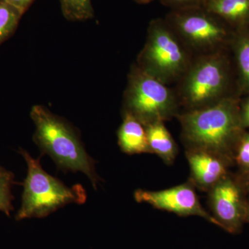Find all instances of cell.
I'll return each instance as SVG.
<instances>
[{"mask_svg":"<svg viewBox=\"0 0 249 249\" xmlns=\"http://www.w3.org/2000/svg\"><path fill=\"white\" fill-rule=\"evenodd\" d=\"M30 116L35 124L33 140L60 169L84 173L95 189L100 183L94 160L85 150L74 129L44 106H33Z\"/></svg>","mask_w":249,"mask_h":249,"instance_id":"cell-1","label":"cell"},{"mask_svg":"<svg viewBox=\"0 0 249 249\" xmlns=\"http://www.w3.org/2000/svg\"><path fill=\"white\" fill-rule=\"evenodd\" d=\"M188 149L204 150L229 160L239 129L235 107L227 101L189 109L179 116Z\"/></svg>","mask_w":249,"mask_h":249,"instance_id":"cell-2","label":"cell"},{"mask_svg":"<svg viewBox=\"0 0 249 249\" xmlns=\"http://www.w3.org/2000/svg\"><path fill=\"white\" fill-rule=\"evenodd\" d=\"M19 153L27 163V175L23 183L22 204L16 214L18 221L45 217L65 205L86 201V191L81 185L66 186L42 169L39 159H34L23 149Z\"/></svg>","mask_w":249,"mask_h":249,"instance_id":"cell-3","label":"cell"},{"mask_svg":"<svg viewBox=\"0 0 249 249\" xmlns=\"http://www.w3.org/2000/svg\"><path fill=\"white\" fill-rule=\"evenodd\" d=\"M124 110L145 126L175 115L176 100L165 83L134 65L124 94Z\"/></svg>","mask_w":249,"mask_h":249,"instance_id":"cell-4","label":"cell"},{"mask_svg":"<svg viewBox=\"0 0 249 249\" xmlns=\"http://www.w3.org/2000/svg\"><path fill=\"white\" fill-rule=\"evenodd\" d=\"M137 62L139 68L165 84L188 71L186 51L169 24L161 19L150 23L146 42Z\"/></svg>","mask_w":249,"mask_h":249,"instance_id":"cell-5","label":"cell"},{"mask_svg":"<svg viewBox=\"0 0 249 249\" xmlns=\"http://www.w3.org/2000/svg\"><path fill=\"white\" fill-rule=\"evenodd\" d=\"M182 87V100L189 109L217 101L226 85V71L219 57L208 55L187 71Z\"/></svg>","mask_w":249,"mask_h":249,"instance_id":"cell-6","label":"cell"},{"mask_svg":"<svg viewBox=\"0 0 249 249\" xmlns=\"http://www.w3.org/2000/svg\"><path fill=\"white\" fill-rule=\"evenodd\" d=\"M168 23L190 45L198 49H212L226 36L214 16L204 8L175 10Z\"/></svg>","mask_w":249,"mask_h":249,"instance_id":"cell-7","label":"cell"},{"mask_svg":"<svg viewBox=\"0 0 249 249\" xmlns=\"http://www.w3.org/2000/svg\"><path fill=\"white\" fill-rule=\"evenodd\" d=\"M209 201L218 227L231 233L240 231L247 204L238 183L226 175L210 190Z\"/></svg>","mask_w":249,"mask_h":249,"instance_id":"cell-8","label":"cell"},{"mask_svg":"<svg viewBox=\"0 0 249 249\" xmlns=\"http://www.w3.org/2000/svg\"><path fill=\"white\" fill-rule=\"evenodd\" d=\"M134 198L139 203H147L157 209L169 211L180 216H198L218 226L215 219L201 206L194 188L189 183L160 191L139 189Z\"/></svg>","mask_w":249,"mask_h":249,"instance_id":"cell-9","label":"cell"},{"mask_svg":"<svg viewBox=\"0 0 249 249\" xmlns=\"http://www.w3.org/2000/svg\"><path fill=\"white\" fill-rule=\"evenodd\" d=\"M187 158L193 183L203 191H210L227 175L228 160L211 152L188 149Z\"/></svg>","mask_w":249,"mask_h":249,"instance_id":"cell-10","label":"cell"},{"mask_svg":"<svg viewBox=\"0 0 249 249\" xmlns=\"http://www.w3.org/2000/svg\"><path fill=\"white\" fill-rule=\"evenodd\" d=\"M118 140L121 150L124 153H152L145 126L134 116L126 113H124V121L118 131Z\"/></svg>","mask_w":249,"mask_h":249,"instance_id":"cell-11","label":"cell"},{"mask_svg":"<svg viewBox=\"0 0 249 249\" xmlns=\"http://www.w3.org/2000/svg\"><path fill=\"white\" fill-rule=\"evenodd\" d=\"M145 127L152 153L158 155L168 164L173 163L178 153V147L163 122L153 123Z\"/></svg>","mask_w":249,"mask_h":249,"instance_id":"cell-12","label":"cell"},{"mask_svg":"<svg viewBox=\"0 0 249 249\" xmlns=\"http://www.w3.org/2000/svg\"><path fill=\"white\" fill-rule=\"evenodd\" d=\"M203 8L214 16L231 22L249 17V0H206Z\"/></svg>","mask_w":249,"mask_h":249,"instance_id":"cell-13","label":"cell"},{"mask_svg":"<svg viewBox=\"0 0 249 249\" xmlns=\"http://www.w3.org/2000/svg\"><path fill=\"white\" fill-rule=\"evenodd\" d=\"M62 15L67 20L80 22L94 17L91 0H59Z\"/></svg>","mask_w":249,"mask_h":249,"instance_id":"cell-14","label":"cell"},{"mask_svg":"<svg viewBox=\"0 0 249 249\" xmlns=\"http://www.w3.org/2000/svg\"><path fill=\"white\" fill-rule=\"evenodd\" d=\"M22 16L16 8L0 0V45L14 34Z\"/></svg>","mask_w":249,"mask_h":249,"instance_id":"cell-15","label":"cell"},{"mask_svg":"<svg viewBox=\"0 0 249 249\" xmlns=\"http://www.w3.org/2000/svg\"><path fill=\"white\" fill-rule=\"evenodd\" d=\"M14 174L0 165V211L10 216L14 210L11 188L15 183Z\"/></svg>","mask_w":249,"mask_h":249,"instance_id":"cell-16","label":"cell"},{"mask_svg":"<svg viewBox=\"0 0 249 249\" xmlns=\"http://www.w3.org/2000/svg\"><path fill=\"white\" fill-rule=\"evenodd\" d=\"M237 60L242 77L246 84L249 86V37H242L239 42Z\"/></svg>","mask_w":249,"mask_h":249,"instance_id":"cell-17","label":"cell"},{"mask_svg":"<svg viewBox=\"0 0 249 249\" xmlns=\"http://www.w3.org/2000/svg\"><path fill=\"white\" fill-rule=\"evenodd\" d=\"M235 160L242 168L249 171V134L241 139L236 152Z\"/></svg>","mask_w":249,"mask_h":249,"instance_id":"cell-18","label":"cell"},{"mask_svg":"<svg viewBox=\"0 0 249 249\" xmlns=\"http://www.w3.org/2000/svg\"><path fill=\"white\" fill-rule=\"evenodd\" d=\"M163 4L175 10L203 8L206 0H161Z\"/></svg>","mask_w":249,"mask_h":249,"instance_id":"cell-19","label":"cell"},{"mask_svg":"<svg viewBox=\"0 0 249 249\" xmlns=\"http://www.w3.org/2000/svg\"><path fill=\"white\" fill-rule=\"evenodd\" d=\"M8 4L11 5L13 7L16 8L22 15L29 9V4L27 0H3Z\"/></svg>","mask_w":249,"mask_h":249,"instance_id":"cell-20","label":"cell"},{"mask_svg":"<svg viewBox=\"0 0 249 249\" xmlns=\"http://www.w3.org/2000/svg\"><path fill=\"white\" fill-rule=\"evenodd\" d=\"M241 124L243 126L249 127V101L245 105L243 111H242Z\"/></svg>","mask_w":249,"mask_h":249,"instance_id":"cell-21","label":"cell"},{"mask_svg":"<svg viewBox=\"0 0 249 249\" xmlns=\"http://www.w3.org/2000/svg\"><path fill=\"white\" fill-rule=\"evenodd\" d=\"M136 2L139 3V4H147V3L151 2L153 0H134Z\"/></svg>","mask_w":249,"mask_h":249,"instance_id":"cell-22","label":"cell"},{"mask_svg":"<svg viewBox=\"0 0 249 249\" xmlns=\"http://www.w3.org/2000/svg\"><path fill=\"white\" fill-rule=\"evenodd\" d=\"M246 220L249 222V204H247V215H246Z\"/></svg>","mask_w":249,"mask_h":249,"instance_id":"cell-23","label":"cell"},{"mask_svg":"<svg viewBox=\"0 0 249 249\" xmlns=\"http://www.w3.org/2000/svg\"><path fill=\"white\" fill-rule=\"evenodd\" d=\"M28 3H29V6H31V4L34 2V0H27Z\"/></svg>","mask_w":249,"mask_h":249,"instance_id":"cell-24","label":"cell"},{"mask_svg":"<svg viewBox=\"0 0 249 249\" xmlns=\"http://www.w3.org/2000/svg\"><path fill=\"white\" fill-rule=\"evenodd\" d=\"M247 183H248V186L249 187V175H248V178H247Z\"/></svg>","mask_w":249,"mask_h":249,"instance_id":"cell-25","label":"cell"}]
</instances>
